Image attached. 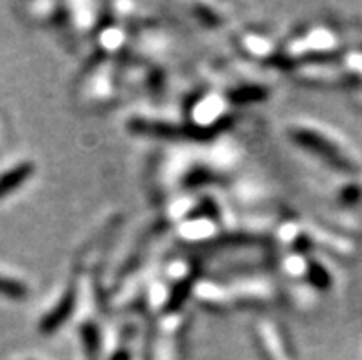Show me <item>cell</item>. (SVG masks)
Instances as JSON below:
<instances>
[{
	"label": "cell",
	"instance_id": "1",
	"mask_svg": "<svg viewBox=\"0 0 362 360\" xmlns=\"http://www.w3.org/2000/svg\"><path fill=\"white\" fill-rule=\"evenodd\" d=\"M131 127L138 132L146 134H155V137L165 138H188V140H204L210 138L214 132L210 129H195V127H177V125H168V123H155V122H133Z\"/></svg>",
	"mask_w": 362,
	"mask_h": 360
},
{
	"label": "cell",
	"instance_id": "9",
	"mask_svg": "<svg viewBox=\"0 0 362 360\" xmlns=\"http://www.w3.org/2000/svg\"><path fill=\"white\" fill-rule=\"evenodd\" d=\"M309 278H311V281L315 283L317 287H327V285H329V276L326 274V270L315 263H313L311 269H309Z\"/></svg>",
	"mask_w": 362,
	"mask_h": 360
},
{
	"label": "cell",
	"instance_id": "8",
	"mask_svg": "<svg viewBox=\"0 0 362 360\" xmlns=\"http://www.w3.org/2000/svg\"><path fill=\"white\" fill-rule=\"evenodd\" d=\"M267 92L262 91L259 87H250V88H241L239 92H234V100H238L239 103H245V101H257L265 98Z\"/></svg>",
	"mask_w": 362,
	"mask_h": 360
},
{
	"label": "cell",
	"instance_id": "11",
	"mask_svg": "<svg viewBox=\"0 0 362 360\" xmlns=\"http://www.w3.org/2000/svg\"><path fill=\"white\" fill-rule=\"evenodd\" d=\"M110 360H131V355H129L127 352H119V353H116V355L112 356Z\"/></svg>",
	"mask_w": 362,
	"mask_h": 360
},
{
	"label": "cell",
	"instance_id": "2",
	"mask_svg": "<svg viewBox=\"0 0 362 360\" xmlns=\"http://www.w3.org/2000/svg\"><path fill=\"white\" fill-rule=\"evenodd\" d=\"M294 138H296L298 144H302V146H305L308 149L315 151V153H318V155H322L324 158L329 160L331 164L339 166V168H349V166L346 164V160L340 156L339 151L331 146L329 141H326L322 137L315 134V132L298 131V132H294Z\"/></svg>",
	"mask_w": 362,
	"mask_h": 360
},
{
	"label": "cell",
	"instance_id": "5",
	"mask_svg": "<svg viewBox=\"0 0 362 360\" xmlns=\"http://www.w3.org/2000/svg\"><path fill=\"white\" fill-rule=\"evenodd\" d=\"M0 294L2 296H8L11 300H24L28 296L26 285H23L17 279H9L0 276Z\"/></svg>",
	"mask_w": 362,
	"mask_h": 360
},
{
	"label": "cell",
	"instance_id": "10",
	"mask_svg": "<svg viewBox=\"0 0 362 360\" xmlns=\"http://www.w3.org/2000/svg\"><path fill=\"white\" fill-rule=\"evenodd\" d=\"M210 180H216V177H214V175H208L206 171H197V173L189 175V177L186 178V184H189V186H195V184L210 182Z\"/></svg>",
	"mask_w": 362,
	"mask_h": 360
},
{
	"label": "cell",
	"instance_id": "3",
	"mask_svg": "<svg viewBox=\"0 0 362 360\" xmlns=\"http://www.w3.org/2000/svg\"><path fill=\"white\" fill-rule=\"evenodd\" d=\"M74 306H76V292H74V289H70V291L64 294L63 300L59 301V306L55 307L50 315L45 316V320H42L41 324L42 333H54L55 329H59L61 325L66 322V318L72 315Z\"/></svg>",
	"mask_w": 362,
	"mask_h": 360
},
{
	"label": "cell",
	"instance_id": "6",
	"mask_svg": "<svg viewBox=\"0 0 362 360\" xmlns=\"http://www.w3.org/2000/svg\"><path fill=\"white\" fill-rule=\"evenodd\" d=\"M83 340H85V346H87L88 356L94 360L98 355V349H100V335H98V329L90 324L85 325L83 327Z\"/></svg>",
	"mask_w": 362,
	"mask_h": 360
},
{
	"label": "cell",
	"instance_id": "7",
	"mask_svg": "<svg viewBox=\"0 0 362 360\" xmlns=\"http://www.w3.org/2000/svg\"><path fill=\"white\" fill-rule=\"evenodd\" d=\"M189 289H192V283L182 281L179 283L177 287L171 292V300L168 303V310H177L184 303V300L189 296Z\"/></svg>",
	"mask_w": 362,
	"mask_h": 360
},
{
	"label": "cell",
	"instance_id": "4",
	"mask_svg": "<svg viewBox=\"0 0 362 360\" xmlns=\"http://www.w3.org/2000/svg\"><path fill=\"white\" fill-rule=\"evenodd\" d=\"M32 173L33 164H30V162L18 164L17 168L6 171V173L0 177V197L8 195V193L13 192L15 187H18L23 182H26Z\"/></svg>",
	"mask_w": 362,
	"mask_h": 360
}]
</instances>
